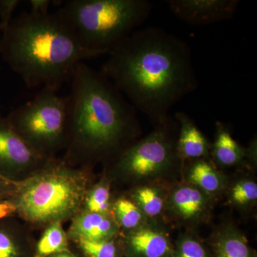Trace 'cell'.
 <instances>
[{"label": "cell", "mask_w": 257, "mask_h": 257, "mask_svg": "<svg viewBox=\"0 0 257 257\" xmlns=\"http://www.w3.org/2000/svg\"><path fill=\"white\" fill-rule=\"evenodd\" d=\"M109 55L101 73L155 126L197 89L190 47L163 29L135 30Z\"/></svg>", "instance_id": "cell-1"}, {"label": "cell", "mask_w": 257, "mask_h": 257, "mask_svg": "<svg viewBox=\"0 0 257 257\" xmlns=\"http://www.w3.org/2000/svg\"><path fill=\"white\" fill-rule=\"evenodd\" d=\"M71 81L65 162L116 158L136 142V109L105 76L84 62L77 65Z\"/></svg>", "instance_id": "cell-2"}, {"label": "cell", "mask_w": 257, "mask_h": 257, "mask_svg": "<svg viewBox=\"0 0 257 257\" xmlns=\"http://www.w3.org/2000/svg\"><path fill=\"white\" fill-rule=\"evenodd\" d=\"M0 55L27 87L54 91L72 79L79 63L99 56L81 45L57 12L13 19L3 32Z\"/></svg>", "instance_id": "cell-3"}, {"label": "cell", "mask_w": 257, "mask_h": 257, "mask_svg": "<svg viewBox=\"0 0 257 257\" xmlns=\"http://www.w3.org/2000/svg\"><path fill=\"white\" fill-rule=\"evenodd\" d=\"M90 188L85 171L51 159L30 177L18 181L12 200L19 217L35 226L73 219Z\"/></svg>", "instance_id": "cell-4"}, {"label": "cell", "mask_w": 257, "mask_h": 257, "mask_svg": "<svg viewBox=\"0 0 257 257\" xmlns=\"http://www.w3.org/2000/svg\"><path fill=\"white\" fill-rule=\"evenodd\" d=\"M152 8L147 0H70L57 13L84 48L101 56L146 21Z\"/></svg>", "instance_id": "cell-5"}, {"label": "cell", "mask_w": 257, "mask_h": 257, "mask_svg": "<svg viewBox=\"0 0 257 257\" xmlns=\"http://www.w3.org/2000/svg\"><path fill=\"white\" fill-rule=\"evenodd\" d=\"M68 97L42 89L5 117L19 136L40 155L53 159L68 138Z\"/></svg>", "instance_id": "cell-6"}, {"label": "cell", "mask_w": 257, "mask_h": 257, "mask_svg": "<svg viewBox=\"0 0 257 257\" xmlns=\"http://www.w3.org/2000/svg\"><path fill=\"white\" fill-rule=\"evenodd\" d=\"M178 124L169 119L114 159V170L134 182L151 183L182 164L176 150Z\"/></svg>", "instance_id": "cell-7"}, {"label": "cell", "mask_w": 257, "mask_h": 257, "mask_svg": "<svg viewBox=\"0 0 257 257\" xmlns=\"http://www.w3.org/2000/svg\"><path fill=\"white\" fill-rule=\"evenodd\" d=\"M51 159L40 155L12 128L5 117L0 118V175L21 181L23 175L40 170Z\"/></svg>", "instance_id": "cell-8"}, {"label": "cell", "mask_w": 257, "mask_h": 257, "mask_svg": "<svg viewBox=\"0 0 257 257\" xmlns=\"http://www.w3.org/2000/svg\"><path fill=\"white\" fill-rule=\"evenodd\" d=\"M213 201L197 187L184 182L167 192V212L180 224L197 226L210 220Z\"/></svg>", "instance_id": "cell-9"}, {"label": "cell", "mask_w": 257, "mask_h": 257, "mask_svg": "<svg viewBox=\"0 0 257 257\" xmlns=\"http://www.w3.org/2000/svg\"><path fill=\"white\" fill-rule=\"evenodd\" d=\"M124 257H173L170 234L155 221H149L121 236Z\"/></svg>", "instance_id": "cell-10"}, {"label": "cell", "mask_w": 257, "mask_h": 257, "mask_svg": "<svg viewBox=\"0 0 257 257\" xmlns=\"http://www.w3.org/2000/svg\"><path fill=\"white\" fill-rule=\"evenodd\" d=\"M169 8L184 23L204 25L229 20L238 9V0H170Z\"/></svg>", "instance_id": "cell-11"}, {"label": "cell", "mask_w": 257, "mask_h": 257, "mask_svg": "<svg viewBox=\"0 0 257 257\" xmlns=\"http://www.w3.org/2000/svg\"><path fill=\"white\" fill-rule=\"evenodd\" d=\"M120 231L111 214L81 211L72 219L67 235L69 241H102L118 237Z\"/></svg>", "instance_id": "cell-12"}, {"label": "cell", "mask_w": 257, "mask_h": 257, "mask_svg": "<svg viewBox=\"0 0 257 257\" xmlns=\"http://www.w3.org/2000/svg\"><path fill=\"white\" fill-rule=\"evenodd\" d=\"M175 119L179 130L176 150L182 163L200 159L210 160L211 144L194 121L183 111L176 113Z\"/></svg>", "instance_id": "cell-13"}, {"label": "cell", "mask_w": 257, "mask_h": 257, "mask_svg": "<svg viewBox=\"0 0 257 257\" xmlns=\"http://www.w3.org/2000/svg\"><path fill=\"white\" fill-rule=\"evenodd\" d=\"M189 162L186 170V183L197 187L213 199L226 192L228 187L226 177L211 160L200 159Z\"/></svg>", "instance_id": "cell-14"}, {"label": "cell", "mask_w": 257, "mask_h": 257, "mask_svg": "<svg viewBox=\"0 0 257 257\" xmlns=\"http://www.w3.org/2000/svg\"><path fill=\"white\" fill-rule=\"evenodd\" d=\"M207 244L213 257H256V252L236 226L225 224L214 231Z\"/></svg>", "instance_id": "cell-15"}, {"label": "cell", "mask_w": 257, "mask_h": 257, "mask_svg": "<svg viewBox=\"0 0 257 257\" xmlns=\"http://www.w3.org/2000/svg\"><path fill=\"white\" fill-rule=\"evenodd\" d=\"M35 243L13 216L0 220V257H34Z\"/></svg>", "instance_id": "cell-16"}, {"label": "cell", "mask_w": 257, "mask_h": 257, "mask_svg": "<svg viewBox=\"0 0 257 257\" xmlns=\"http://www.w3.org/2000/svg\"><path fill=\"white\" fill-rule=\"evenodd\" d=\"M245 155V147L234 140L227 125L216 121L214 141L211 144V162L219 167H234L244 164Z\"/></svg>", "instance_id": "cell-17"}, {"label": "cell", "mask_w": 257, "mask_h": 257, "mask_svg": "<svg viewBox=\"0 0 257 257\" xmlns=\"http://www.w3.org/2000/svg\"><path fill=\"white\" fill-rule=\"evenodd\" d=\"M167 193L152 183L142 184L134 189L130 199L150 221H156L167 212Z\"/></svg>", "instance_id": "cell-18"}, {"label": "cell", "mask_w": 257, "mask_h": 257, "mask_svg": "<svg viewBox=\"0 0 257 257\" xmlns=\"http://www.w3.org/2000/svg\"><path fill=\"white\" fill-rule=\"evenodd\" d=\"M69 249L68 235L62 227V222L56 221L47 225L35 243L34 257H48Z\"/></svg>", "instance_id": "cell-19"}, {"label": "cell", "mask_w": 257, "mask_h": 257, "mask_svg": "<svg viewBox=\"0 0 257 257\" xmlns=\"http://www.w3.org/2000/svg\"><path fill=\"white\" fill-rule=\"evenodd\" d=\"M111 215L120 230L133 231L148 222L146 216L130 198L121 197L113 202Z\"/></svg>", "instance_id": "cell-20"}, {"label": "cell", "mask_w": 257, "mask_h": 257, "mask_svg": "<svg viewBox=\"0 0 257 257\" xmlns=\"http://www.w3.org/2000/svg\"><path fill=\"white\" fill-rule=\"evenodd\" d=\"M73 241L81 257H124L120 236L102 241L77 239Z\"/></svg>", "instance_id": "cell-21"}, {"label": "cell", "mask_w": 257, "mask_h": 257, "mask_svg": "<svg viewBox=\"0 0 257 257\" xmlns=\"http://www.w3.org/2000/svg\"><path fill=\"white\" fill-rule=\"evenodd\" d=\"M230 204L241 210H248L254 207L257 201V184L250 178H242L227 187Z\"/></svg>", "instance_id": "cell-22"}, {"label": "cell", "mask_w": 257, "mask_h": 257, "mask_svg": "<svg viewBox=\"0 0 257 257\" xmlns=\"http://www.w3.org/2000/svg\"><path fill=\"white\" fill-rule=\"evenodd\" d=\"M112 204L110 187L105 181H101L88 190L82 211L111 214Z\"/></svg>", "instance_id": "cell-23"}, {"label": "cell", "mask_w": 257, "mask_h": 257, "mask_svg": "<svg viewBox=\"0 0 257 257\" xmlns=\"http://www.w3.org/2000/svg\"><path fill=\"white\" fill-rule=\"evenodd\" d=\"M173 257H213V255L207 243L192 233H185L174 243Z\"/></svg>", "instance_id": "cell-24"}, {"label": "cell", "mask_w": 257, "mask_h": 257, "mask_svg": "<svg viewBox=\"0 0 257 257\" xmlns=\"http://www.w3.org/2000/svg\"><path fill=\"white\" fill-rule=\"evenodd\" d=\"M20 0H0V30L2 33L9 28Z\"/></svg>", "instance_id": "cell-25"}, {"label": "cell", "mask_w": 257, "mask_h": 257, "mask_svg": "<svg viewBox=\"0 0 257 257\" xmlns=\"http://www.w3.org/2000/svg\"><path fill=\"white\" fill-rule=\"evenodd\" d=\"M16 182L0 175V204L13 197L16 187Z\"/></svg>", "instance_id": "cell-26"}, {"label": "cell", "mask_w": 257, "mask_h": 257, "mask_svg": "<svg viewBox=\"0 0 257 257\" xmlns=\"http://www.w3.org/2000/svg\"><path fill=\"white\" fill-rule=\"evenodd\" d=\"M51 3L50 0H30V11L29 13L36 15L48 14Z\"/></svg>", "instance_id": "cell-27"}, {"label": "cell", "mask_w": 257, "mask_h": 257, "mask_svg": "<svg viewBox=\"0 0 257 257\" xmlns=\"http://www.w3.org/2000/svg\"><path fill=\"white\" fill-rule=\"evenodd\" d=\"M48 257H81L79 254L73 252L71 251L70 249L68 251H63V252H60L58 253H55V254L52 255V256Z\"/></svg>", "instance_id": "cell-28"}, {"label": "cell", "mask_w": 257, "mask_h": 257, "mask_svg": "<svg viewBox=\"0 0 257 257\" xmlns=\"http://www.w3.org/2000/svg\"><path fill=\"white\" fill-rule=\"evenodd\" d=\"M2 117H3V116H2L1 112H0V118H2Z\"/></svg>", "instance_id": "cell-29"}]
</instances>
